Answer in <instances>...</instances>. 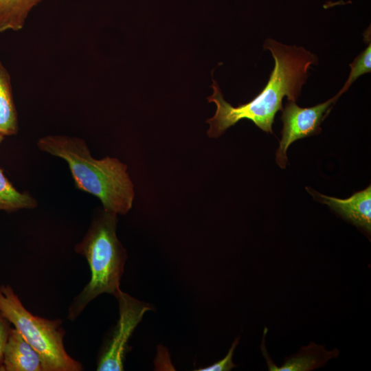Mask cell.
I'll use <instances>...</instances> for the list:
<instances>
[{"mask_svg":"<svg viewBox=\"0 0 371 371\" xmlns=\"http://www.w3.org/2000/svg\"><path fill=\"white\" fill-rule=\"evenodd\" d=\"M119 304V319L112 336L99 357L97 370L121 371L127 342L144 313L152 307L120 289L114 295Z\"/></svg>","mask_w":371,"mask_h":371,"instance_id":"obj_5","label":"cell"},{"mask_svg":"<svg viewBox=\"0 0 371 371\" xmlns=\"http://www.w3.org/2000/svg\"><path fill=\"white\" fill-rule=\"evenodd\" d=\"M261 350L266 358L269 370L271 371H310L323 366L329 359L339 355L337 349L327 351L324 346L311 342L308 346L302 347L295 356L285 358L284 363L278 366L271 360L263 342Z\"/></svg>","mask_w":371,"mask_h":371,"instance_id":"obj_9","label":"cell"},{"mask_svg":"<svg viewBox=\"0 0 371 371\" xmlns=\"http://www.w3.org/2000/svg\"><path fill=\"white\" fill-rule=\"evenodd\" d=\"M4 137H5V136L0 134V144L3 142V140L4 139Z\"/></svg>","mask_w":371,"mask_h":371,"instance_id":"obj_16","label":"cell"},{"mask_svg":"<svg viewBox=\"0 0 371 371\" xmlns=\"http://www.w3.org/2000/svg\"><path fill=\"white\" fill-rule=\"evenodd\" d=\"M38 148L65 160L76 188L100 199L103 209L124 215L131 209L134 186L127 166L115 157L97 159L86 142L78 137L48 135L36 142Z\"/></svg>","mask_w":371,"mask_h":371,"instance_id":"obj_2","label":"cell"},{"mask_svg":"<svg viewBox=\"0 0 371 371\" xmlns=\"http://www.w3.org/2000/svg\"><path fill=\"white\" fill-rule=\"evenodd\" d=\"M317 193V192H316ZM322 202L344 218L368 232L371 231V186L353 194L346 199L317 193Z\"/></svg>","mask_w":371,"mask_h":371,"instance_id":"obj_7","label":"cell"},{"mask_svg":"<svg viewBox=\"0 0 371 371\" xmlns=\"http://www.w3.org/2000/svg\"><path fill=\"white\" fill-rule=\"evenodd\" d=\"M116 214L102 210L93 218L89 228L74 250L87 260L91 271L89 282L71 302L67 319L75 320L93 299L102 293L115 295L120 289L126 251L116 234Z\"/></svg>","mask_w":371,"mask_h":371,"instance_id":"obj_3","label":"cell"},{"mask_svg":"<svg viewBox=\"0 0 371 371\" xmlns=\"http://www.w3.org/2000/svg\"><path fill=\"white\" fill-rule=\"evenodd\" d=\"M0 313L38 353L43 371L83 370L82 364L65 348L62 320L33 315L8 284L0 286Z\"/></svg>","mask_w":371,"mask_h":371,"instance_id":"obj_4","label":"cell"},{"mask_svg":"<svg viewBox=\"0 0 371 371\" xmlns=\"http://www.w3.org/2000/svg\"><path fill=\"white\" fill-rule=\"evenodd\" d=\"M350 72L343 87L335 95L338 99L341 94L346 92L352 84L361 76L370 73L371 71V45L356 57L354 61L350 64Z\"/></svg>","mask_w":371,"mask_h":371,"instance_id":"obj_13","label":"cell"},{"mask_svg":"<svg viewBox=\"0 0 371 371\" xmlns=\"http://www.w3.org/2000/svg\"><path fill=\"white\" fill-rule=\"evenodd\" d=\"M11 329V324L0 313V371H2L4 348Z\"/></svg>","mask_w":371,"mask_h":371,"instance_id":"obj_15","label":"cell"},{"mask_svg":"<svg viewBox=\"0 0 371 371\" xmlns=\"http://www.w3.org/2000/svg\"><path fill=\"white\" fill-rule=\"evenodd\" d=\"M238 340H239V337H237L234 340L227 354L223 359H222L221 360L216 362L215 363L211 366H209L205 368H200L199 369H197L195 370H197V371H229L232 368L236 367V365H235L232 361V357H233L234 352L235 350V348H236L238 345Z\"/></svg>","mask_w":371,"mask_h":371,"instance_id":"obj_14","label":"cell"},{"mask_svg":"<svg viewBox=\"0 0 371 371\" xmlns=\"http://www.w3.org/2000/svg\"><path fill=\"white\" fill-rule=\"evenodd\" d=\"M264 49L271 52L274 67L265 88L249 102L233 106L225 100L217 82L213 80V93L207 98L216 106L214 115L207 120L210 137H218L238 121L247 119L265 132L272 133V124L277 112L282 109V100L296 101L308 71L317 64V57L303 47L286 45L268 38Z\"/></svg>","mask_w":371,"mask_h":371,"instance_id":"obj_1","label":"cell"},{"mask_svg":"<svg viewBox=\"0 0 371 371\" xmlns=\"http://www.w3.org/2000/svg\"><path fill=\"white\" fill-rule=\"evenodd\" d=\"M36 206V200L29 193L16 190L0 168V210L13 212Z\"/></svg>","mask_w":371,"mask_h":371,"instance_id":"obj_12","label":"cell"},{"mask_svg":"<svg viewBox=\"0 0 371 371\" xmlns=\"http://www.w3.org/2000/svg\"><path fill=\"white\" fill-rule=\"evenodd\" d=\"M337 100L335 95L316 106L302 108L295 101L287 100L285 106L282 109V139L276 155V161L280 168H284L286 166V151L292 143L321 132V123Z\"/></svg>","mask_w":371,"mask_h":371,"instance_id":"obj_6","label":"cell"},{"mask_svg":"<svg viewBox=\"0 0 371 371\" xmlns=\"http://www.w3.org/2000/svg\"><path fill=\"white\" fill-rule=\"evenodd\" d=\"M2 371H43L39 355L15 328L4 348Z\"/></svg>","mask_w":371,"mask_h":371,"instance_id":"obj_8","label":"cell"},{"mask_svg":"<svg viewBox=\"0 0 371 371\" xmlns=\"http://www.w3.org/2000/svg\"><path fill=\"white\" fill-rule=\"evenodd\" d=\"M19 120L11 77L7 68L0 60V134L15 135L19 132Z\"/></svg>","mask_w":371,"mask_h":371,"instance_id":"obj_10","label":"cell"},{"mask_svg":"<svg viewBox=\"0 0 371 371\" xmlns=\"http://www.w3.org/2000/svg\"><path fill=\"white\" fill-rule=\"evenodd\" d=\"M43 0H0V33L20 31L31 10Z\"/></svg>","mask_w":371,"mask_h":371,"instance_id":"obj_11","label":"cell"}]
</instances>
